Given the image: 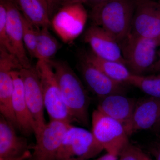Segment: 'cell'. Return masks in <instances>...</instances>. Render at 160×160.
Segmentation results:
<instances>
[{"instance_id": "21", "label": "cell", "mask_w": 160, "mask_h": 160, "mask_svg": "<svg viewBox=\"0 0 160 160\" xmlns=\"http://www.w3.org/2000/svg\"><path fill=\"white\" fill-rule=\"evenodd\" d=\"M49 28V26L37 28L35 58L38 60H51L61 46L57 40L50 33Z\"/></svg>"}, {"instance_id": "11", "label": "cell", "mask_w": 160, "mask_h": 160, "mask_svg": "<svg viewBox=\"0 0 160 160\" xmlns=\"http://www.w3.org/2000/svg\"><path fill=\"white\" fill-rule=\"evenodd\" d=\"M24 84V94L29 111L36 125L35 136L39 134L46 123L44 101L39 77L35 67L19 70Z\"/></svg>"}, {"instance_id": "30", "label": "cell", "mask_w": 160, "mask_h": 160, "mask_svg": "<svg viewBox=\"0 0 160 160\" xmlns=\"http://www.w3.org/2000/svg\"><path fill=\"white\" fill-rule=\"evenodd\" d=\"M154 153L156 160H160V144L154 149Z\"/></svg>"}, {"instance_id": "15", "label": "cell", "mask_w": 160, "mask_h": 160, "mask_svg": "<svg viewBox=\"0 0 160 160\" xmlns=\"http://www.w3.org/2000/svg\"><path fill=\"white\" fill-rule=\"evenodd\" d=\"M7 8L6 29L14 56L22 69L32 67L26 54L23 38L22 13L13 0H3Z\"/></svg>"}, {"instance_id": "19", "label": "cell", "mask_w": 160, "mask_h": 160, "mask_svg": "<svg viewBox=\"0 0 160 160\" xmlns=\"http://www.w3.org/2000/svg\"><path fill=\"white\" fill-rule=\"evenodd\" d=\"M112 79L118 82L128 83L132 73L123 63L98 57L92 51L85 52L83 57Z\"/></svg>"}, {"instance_id": "26", "label": "cell", "mask_w": 160, "mask_h": 160, "mask_svg": "<svg viewBox=\"0 0 160 160\" xmlns=\"http://www.w3.org/2000/svg\"><path fill=\"white\" fill-rule=\"evenodd\" d=\"M62 7L68 5H73L76 4H84L86 2V0H48V5L49 2H52Z\"/></svg>"}, {"instance_id": "20", "label": "cell", "mask_w": 160, "mask_h": 160, "mask_svg": "<svg viewBox=\"0 0 160 160\" xmlns=\"http://www.w3.org/2000/svg\"><path fill=\"white\" fill-rule=\"evenodd\" d=\"M26 19L37 28L51 26L49 11L40 0H13Z\"/></svg>"}, {"instance_id": "24", "label": "cell", "mask_w": 160, "mask_h": 160, "mask_svg": "<svg viewBox=\"0 0 160 160\" xmlns=\"http://www.w3.org/2000/svg\"><path fill=\"white\" fill-rule=\"evenodd\" d=\"M7 11L6 4L3 0L0 2V48L6 49L14 55L10 40L6 29Z\"/></svg>"}, {"instance_id": "32", "label": "cell", "mask_w": 160, "mask_h": 160, "mask_svg": "<svg viewBox=\"0 0 160 160\" xmlns=\"http://www.w3.org/2000/svg\"><path fill=\"white\" fill-rule=\"evenodd\" d=\"M152 128L157 133L160 134V120Z\"/></svg>"}, {"instance_id": "3", "label": "cell", "mask_w": 160, "mask_h": 160, "mask_svg": "<svg viewBox=\"0 0 160 160\" xmlns=\"http://www.w3.org/2000/svg\"><path fill=\"white\" fill-rule=\"evenodd\" d=\"M35 68L41 82L44 106L50 120L71 124L74 120L63 101L54 69L44 60H38Z\"/></svg>"}, {"instance_id": "12", "label": "cell", "mask_w": 160, "mask_h": 160, "mask_svg": "<svg viewBox=\"0 0 160 160\" xmlns=\"http://www.w3.org/2000/svg\"><path fill=\"white\" fill-rule=\"evenodd\" d=\"M31 150L26 138L19 136L14 126L1 115L0 160H29Z\"/></svg>"}, {"instance_id": "4", "label": "cell", "mask_w": 160, "mask_h": 160, "mask_svg": "<svg viewBox=\"0 0 160 160\" xmlns=\"http://www.w3.org/2000/svg\"><path fill=\"white\" fill-rule=\"evenodd\" d=\"M126 66L132 74L143 75L149 71L156 62V39L149 38L131 33L120 44Z\"/></svg>"}, {"instance_id": "28", "label": "cell", "mask_w": 160, "mask_h": 160, "mask_svg": "<svg viewBox=\"0 0 160 160\" xmlns=\"http://www.w3.org/2000/svg\"><path fill=\"white\" fill-rule=\"evenodd\" d=\"M107 1L108 0H86V4L89 5L92 8Z\"/></svg>"}, {"instance_id": "34", "label": "cell", "mask_w": 160, "mask_h": 160, "mask_svg": "<svg viewBox=\"0 0 160 160\" xmlns=\"http://www.w3.org/2000/svg\"><path fill=\"white\" fill-rule=\"evenodd\" d=\"M157 40V42L158 43V46H160V35L159 36V37L157 39H156Z\"/></svg>"}, {"instance_id": "7", "label": "cell", "mask_w": 160, "mask_h": 160, "mask_svg": "<svg viewBox=\"0 0 160 160\" xmlns=\"http://www.w3.org/2000/svg\"><path fill=\"white\" fill-rule=\"evenodd\" d=\"M88 18L83 4L62 7L51 21V26L63 42H72L82 33Z\"/></svg>"}, {"instance_id": "2", "label": "cell", "mask_w": 160, "mask_h": 160, "mask_svg": "<svg viewBox=\"0 0 160 160\" xmlns=\"http://www.w3.org/2000/svg\"><path fill=\"white\" fill-rule=\"evenodd\" d=\"M134 9L135 0H108L92 8L90 18L120 44L131 31Z\"/></svg>"}, {"instance_id": "9", "label": "cell", "mask_w": 160, "mask_h": 160, "mask_svg": "<svg viewBox=\"0 0 160 160\" xmlns=\"http://www.w3.org/2000/svg\"><path fill=\"white\" fill-rule=\"evenodd\" d=\"M71 124L50 120L39 134L36 136V143L32 146L29 160H58L61 144Z\"/></svg>"}, {"instance_id": "8", "label": "cell", "mask_w": 160, "mask_h": 160, "mask_svg": "<svg viewBox=\"0 0 160 160\" xmlns=\"http://www.w3.org/2000/svg\"><path fill=\"white\" fill-rule=\"evenodd\" d=\"M22 69V67L14 56L0 48V112L1 115L16 129L18 128L12 106L14 84L11 72Z\"/></svg>"}, {"instance_id": "17", "label": "cell", "mask_w": 160, "mask_h": 160, "mask_svg": "<svg viewBox=\"0 0 160 160\" xmlns=\"http://www.w3.org/2000/svg\"><path fill=\"white\" fill-rule=\"evenodd\" d=\"M14 84L12 106L18 129L25 136L35 133L36 125L26 103L24 84L18 70L11 72Z\"/></svg>"}, {"instance_id": "22", "label": "cell", "mask_w": 160, "mask_h": 160, "mask_svg": "<svg viewBox=\"0 0 160 160\" xmlns=\"http://www.w3.org/2000/svg\"><path fill=\"white\" fill-rule=\"evenodd\" d=\"M128 84L138 88L149 97L160 99V74H132Z\"/></svg>"}, {"instance_id": "29", "label": "cell", "mask_w": 160, "mask_h": 160, "mask_svg": "<svg viewBox=\"0 0 160 160\" xmlns=\"http://www.w3.org/2000/svg\"><path fill=\"white\" fill-rule=\"evenodd\" d=\"M118 157L116 156L107 153L102 156L96 160H118Z\"/></svg>"}, {"instance_id": "1", "label": "cell", "mask_w": 160, "mask_h": 160, "mask_svg": "<svg viewBox=\"0 0 160 160\" xmlns=\"http://www.w3.org/2000/svg\"><path fill=\"white\" fill-rule=\"evenodd\" d=\"M47 62L54 69L63 101L74 122L88 127L90 100L83 83L66 62L52 60Z\"/></svg>"}, {"instance_id": "31", "label": "cell", "mask_w": 160, "mask_h": 160, "mask_svg": "<svg viewBox=\"0 0 160 160\" xmlns=\"http://www.w3.org/2000/svg\"><path fill=\"white\" fill-rule=\"evenodd\" d=\"M140 160H152L146 154H145L142 150L140 152Z\"/></svg>"}, {"instance_id": "13", "label": "cell", "mask_w": 160, "mask_h": 160, "mask_svg": "<svg viewBox=\"0 0 160 160\" xmlns=\"http://www.w3.org/2000/svg\"><path fill=\"white\" fill-rule=\"evenodd\" d=\"M84 41L98 57L126 65L119 43L102 27L94 25L90 26L84 34Z\"/></svg>"}, {"instance_id": "10", "label": "cell", "mask_w": 160, "mask_h": 160, "mask_svg": "<svg viewBox=\"0 0 160 160\" xmlns=\"http://www.w3.org/2000/svg\"><path fill=\"white\" fill-rule=\"evenodd\" d=\"M130 32L140 36L157 39L160 35V2L153 0H135Z\"/></svg>"}, {"instance_id": "5", "label": "cell", "mask_w": 160, "mask_h": 160, "mask_svg": "<svg viewBox=\"0 0 160 160\" xmlns=\"http://www.w3.org/2000/svg\"><path fill=\"white\" fill-rule=\"evenodd\" d=\"M92 132L107 153L119 156L129 145V135L122 124L97 109L92 115Z\"/></svg>"}, {"instance_id": "33", "label": "cell", "mask_w": 160, "mask_h": 160, "mask_svg": "<svg viewBox=\"0 0 160 160\" xmlns=\"http://www.w3.org/2000/svg\"><path fill=\"white\" fill-rule=\"evenodd\" d=\"M41 2L43 4L44 7L49 11V5H48V0H40Z\"/></svg>"}, {"instance_id": "18", "label": "cell", "mask_w": 160, "mask_h": 160, "mask_svg": "<svg viewBox=\"0 0 160 160\" xmlns=\"http://www.w3.org/2000/svg\"><path fill=\"white\" fill-rule=\"evenodd\" d=\"M160 120V99L150 97L137 101L130 136L136 132L152 129Z\"/></svg>"}, {"instance_id": "35", "label": "cell", "mask_w": 160, "mask_h": 160, "mask_svg": "<svg viewBox=\"0 0 160 160\" xmlns=\"http://www.w3.org/2000/svg\"></svg>"}, {"instance_id": "14", "label": "cell", "mask_w": 160, "mask_h": 160, "mask_svg": "<svg viewBox=\"0 0 160 160\" xmlns=\"http://www.w3.org/2000/svg\"><path fill=\"white\" fill-rule=\"evenodd\" d=\"M80 64L82 77L87 88L99 98L115 94H124L123 83L112 79L82 58Z\"/></svg>"}, {"instance_id": "16", "label": "cell", "mask_w": 160, "mask_h": 160, "mask_svg": "<svg viewBox=\"0 0 160 160\" xmlns=\"http://www.w3.org/2000/svg\"><path fill=\"white\" fill-rule=\"evenodd\" d=\"M137 100L124 94H115L100 98L97 109L125 127L129 136Z\"/></svg>"}, {"instance_id": "27", "label": "cell", "mask_w": 160, "mask_h": 160, "mask_svg": "<svg viewBox=\"0 0 160 160\" xmlns=\"http://www.w3.org/2000/svg\"><path fill=\"white\" fill-rule=\"evenodd\" d=\"M149 71L152 72H160V50L159 53V58L156 60L154 64L152 65Z\"/></svg>"}, {"instance_id": "25", "label": "cell", "mask_w": 160, "mask_h": 160, "mask_svg": "<svg viewBox=\"0 0 160 160\" xmlns=\"http://www.w3.org/2000/svg\"><path fill=\"white\" fill-rule=\"evenodd\" d=\"M141 150L129 143L121 152L119 160H140Z\"/></svg>"}, {"instance_id": "6", "label": "cell", "mask_w": 160, "mask_h": 160, "mask_svg": "<svg viewBox=\"0 0 160 160\" xmlns=\"http://www.w3.org/2000/svg\"><path fill=\"white\" fill-rule=\"evenodd\" d=\"M103 150L92 132L71 124L61 144L58 160H89Z\"/></svg>"}, {"instance_id": "23", "label": "cell", "mask_w": 160, "mask_h": 160, "mask_svg": "<svg viewBox=\"0 0 160 160\" xmlns=\"http://www.w3.org/2000/svg\"><path fill=\"white\" fill-rule=\"evenodd\" d=\"M23 38L26 50L29 52L31 57L35 58L36 47L37 28L22 14Z\"/></svg>"}]
</instances>
